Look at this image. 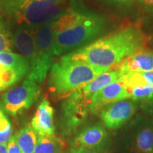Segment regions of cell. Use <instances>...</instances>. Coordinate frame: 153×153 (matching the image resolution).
I'll use <instances>...</instances> for the list:
<instances>
[{
    "mask_svg": "<svg viewBox=\"0 0 153 153\" xmlns=\"http://www.w3.org/2000/svg\"><path fill=\"white\" fill-rule=\"evenodd\" d=\"M148 36L139 26L126 24L61 58L114 69L124 59L146 48Z\"/></svg>",
    "mask_w": 153,
    "mask_h": 153,
    "instance_id": "6da1fadb",
    "label": "cell"
},
{
    "mask_svg": "<svg viewBox=\"0 0 153 153\" xmlns=\"http://www.w3.org/2000/svg\"><path fill=\"white\" fill-rule=\"evenodd\" d=\"M108 21L88 9L82 0H70L65 11L53 22V55H65L91 43L106 31Z\"/></svg>",
    "mask_w": 153,
    "mask_h": 153,
    "instance_id": "7a4b0ae2",
    "label": "cell"
},
{
    "mask_svg": "<svg viewBox=\"0 0 153 153\" xmlns=\"http://www.w3.org/2000/svg\"><path fill=\"white\" fill-rule=\"evenodd\" d=\"M123 75L116 69L107 71L97 76L93 81L81 87L77 88L67 96L61 108L60 128L64 136L75 133L85 122L93 97L101 89Z\"/></svg>",
    "mask_w": 153,
    "mask_h": 153,
    "instance_id": "3957f363",
    "label": "cell"
},
{
    "mask_svg": "<svg viewBox=\"0 0 153 153\" xmlns=\"http://www.w3.org/2000/svg\"><path fill=\"white\" fill-rule=\"evenodd\" d=\"M65 10L45 0H0V14L19 27L38 28L57 20Z\"/></svg>",
    "mask_w": 153,
    "mask_h": 153,
    "instance_id": "277c9868",
    "label": "cell"
},
{
    "mask_svg": "<svg viewBox=\"0 0 153 153\" xmlns=\"http://www.w3.org/2000/svg\"><path fill=\"white\" fill-rule=\"evenodd\" d=\"M112 70L99 68L80 61L60 58L53 63L50 72L48 87L54 95L70 94L77 88L93 81L97 76Z\"/></svg>",
    "mask_w": 153,
    "mask_h": 153,
    "instance_id": "5b68a950",
    "label": "cell"
},
{
    "mask_svg": "<svg viewBox=\"0 0 153 153\" xmlns=\"http://www.w3.org/2000/svg\"><path fill=\"white\" fill-rule=\"evenodd\" d=\"M54 22L36 28L35 65L28 72V79L36 83H42L44 81L53 65Z\"/></svg>",
    "mask_w": 153,
    "mask_h": 153,
    "instance_id": "8992f818",
    "label": "cell"
},
{
    "mask_svg": "<svg viewBox=\"0 0 153 153\" xmlns=\"http://www.w3.org/2000/svg\"><path fill=\"white\" fill-rule=\"evenodd\" d=\"M41 93L40 86L29 79L7 91L1 95L0 106L9 116H16L28 109L38 100Z\"/></svg>",
    "mask_w": 153,
    "mask_h": 153,
    "instance_id": "52a82bcc",
    "label": "cell"
},
{
    "mask_svg": "<svg viewBox=\"0 0 153 153\" xmlns=\"http://www.w3.org/2000/svg\"><path fill=\"white\" fill-rule=\"evenodd\" d=\"M137 106L131 99L112 103L101 111L100 118L108 129L119 128L133 117Z\"/></svg>",
    "mask_w": 153,
    "mask_h": 153,
    "instance_id": "ba28073f",
    "label": "cell"
},
{
    "mask_svg": "<svg viewBox=\"0 0 153 153\" xmlns=\"http://www.w3.org/2000/svg\"><path fill=\"white\" fill-rule=\"evenodd\" d=\"M131 96L128 86L120 76L101 89L93 97L90 107V114L97 115L106 106L116 101L131 99Z\"/></svg>",
    "mask_w": 153,
    "mask_h": 153,
    "instance_id": "9c48e42d",
    "label": "cell"
},
{
    "mask_svg": "<svg viewBox=\"0 0 153 153\" xmlns=\"http://www.w3.org/2000/svg\"><path fill=\"white\" fill-rule=\"evenodd\" d=\"M108 142V133L104 126L97 123L86 126L74 137L71 141L73 148H85L102 152Z\"/></svg>",
    "mask_w": 153,
    "mask_h": 153,
    "instance_id": "30bf717a",
    "label": "cell"
},
{
    "mask_svg": "<svg viewBox=\"0 0 153 153\" xmlns=\"http://www.w3.org/2000/svg\"><path fill=\"white\" fill-rule=\"evenodd\" d=\"M132 146L136 153H153V118H140L136 121Z\"/></svg>",
    "mask_w": 153,
    "mask_h": 153,
    "instance_id": "8fae6325",
    "label": "cell"
},
{
    "mask_svg": "<svg viewBox=\"0 0 153 153\" xmlns=\"http://www.w3.org/2000/svg\"><path fill=\"white\" fill-rule=\"evenodd\" d=\"M114 69L125 74L131 72L153 71V51L151 50H140L124 59Z\"/></svg>",
    "mask_w": 153,
    "mask_h": 153,
    "instance_id": "7c38bea8",
    "label": "cell"
},
{
    "mask_svg": "<svg viewBox=\"0 0 153 153\" xmlns=\"http://www.w3.org/2000/svg\"><path fill=\"white\" fill-rule=\"evenodd\" d=\"M14 45L29 64V71L33 68L36 56V28L18 27L13 35Z\"/></svg>",
    "mask_w": 153,
    "mask_h": 153,
    "instance_id": "4fadbf2b",
    "label": "cell"
},
{
    "mask_svg": "<svg viewBox=\"0 0 153 153\" xmlns=\"http://www.w3.org/2000/svg\"><path fill=\"white\" fill-rule=\"evenodd\" d=\"M54 109L47 99H43L38 106L30 126L39 136L53 135L55 132Z\"/></svg>",
    "mask_w": 153,
    "mask_h": 153,
    "instance_id": "5bb4252c",
    "label": "cell"
},
{
    "mask_svg": "<svg viewBox=\"0 0 153 153\" xmlns=\"http://www.w3.org/2000/svg\"><path fill=\"white\" fill-rule=\"evenodd\" d=\"M0 65L12 70L22 78L29 72V64L26 59L13 52H0Z\"/></svg>",
    "mask_w": 153,
    "mask_h": 153,
    "instance_id": "9a60e30c",
    "label": "cell"
},
{
    "mask_svg": "<svg viewBox=\"0 0 153 153\" xmlns=\"http://www.w3.org/2000/svg\"><path fill=\"white\" fill-rule=\"evenodd\" d=\"M14 136L22 153H34L38 137L31 126H25Z\"/></svg>",
    "mask_w": 153,
    "mask_h": 153,
    "instance_id": "2e32d148",
    "label": "cell"
},
{
    "mask_svg": "<svg viewBox=\"0 0 153 153\" xmlns=\"http://www.w3.org/2000/svg\"><path fill=\"white\" fill-rule=\"evenodd\" d=\"M65 145L62 140L53 135L38 137L34 153H63Z\"/></svg>",
    "mask_w": 153,
    "mask_h": 153,
    "instance_id": "e0dca14e",
    "label": "cell"
},
{
    "mask_svg": "<svg viewBox=\"0 0 153 153\" xmlns=\"http://www.w3.org/2000/svg\"><path fill=\"white\" fill-rule=\"evenodd\" d=\"M131 99L136 102L140 101L148 104L153 101V87L149 85H144L135 87L129 89Z\"/></svg>",
    "mask_w": 153,
    "mask_h": 153,
    "instance_id": "ac0fdd59",
    "label": "cell"
},
{
    "mask_svg": "<svg viewBox=\"0 0 153 153\" xmlns=\"http://www.w3.org/2000/svg\"><path fill=\"white\" fill-rule=\"evenodd\" d=\"M13 49V35L10 33L3 16L0 14V52H12Z\"/></svg>",
    "mask_w": 153,
    "mask_h": 153,
    "instance_id": "d6986e66",
    "label": "cell"
},
{
    "mask_svg": "<svg viewBox=\"0 0 153 153\" xmlns=\"http://www.w3.org/2000/svg\"><path fill=\"white\" fill-rule=\"evenodd\" d=\"M22 79L16 72L0 65V91L8 89Z\"/></svg>",
    "mask_w": 153,
    "mask_h": 153,
    "instance_id": "ffe728a7",
    "label": "cell"
},
{
    "mask_svg": "<svg viewBox=\"0 0 153 153\" xmlns=\"http://www.w3.org/2000/svg\"><path fill=\"white\" fill-rule=\"evenodd\" d=\"M12 126L0 106V144H7L12 137Z\"/></svg>",
    "mask_w": 153,
    "mask_h": 153,
    "instance_id": "44dd1931",
    "label": "cell"
},
{
    "mask_svg": "<svg viewBox=\"0 0 153 153\" xmlns=\"http://www.w3.org/2000/svg\"><path fill=\"white\" fill-rule=\"evenodd\" d=\"M106 6L117 9H126L131 7L135 0H98Z\"/></svg>",
    "mask_w": 153,
    "mask_h": 153,
    "instance_id": "7402d4cb",
    "label": "cell"
},
{
    "mask_svg": "<svg viewBox=\"0 0 153 153\" xmlns=\"http://www.w3.org/2000/svg\"><path fill=\"white\" fill-rule=\"evenodd\" d=\"M7 153H22L14 136L11 137L7 143Z\"/></svg>",
    "mask_w": 153,
    "mask_h": 153,
    "instance_id": "603a6c76",
    "label": "cell"
},
{
    "mask_svg": "<svg viewBox=\"0 0 153 153\" xmlns=\"http://www.w3.org/2000/svg\"><path fill=\"white\" fill-rule=\"evenodd\" d=\"M147 84L153 87V71L140 72Z\"/></svg>",
    "mask_w": 153,
    "mask_h": 153,
    "instance_id": "cb8c5ba5",
    "label": "cell"
},
{
    "mask_svg": "<svg viewBox=\"0 0 153 153\" xmlns=\"http://www.w3.org/2000/svg\"><path fill=\"white\" fill-rule=\"evenodd\" d=\"M139 1L148 12L153 13V0H139Z\"/></svg>",
    "mask_w": 153,
    "mask_h": 153,
    "instance_id": "d4e9b609",
    "label": "cell"
},
{
    "mask_svg": "<svg viewBox=\"0 0 153 153\" xmlns=\"http://www.w3.org/2000/svg\"><path fill=\"white\" fill-rule=\"evenodd\" d=\"M69 153H102L100 152H97L91 150H87L85 148H70Z\"/></svg>",
    "mask_w": 153,
    "mask_h": 153,
    "instance_id": "484cf974",
    "label": "cell"
},
{
    "mask_svg": "<svg viewBox=\"0 0 153 153\" xmlns=\"http://www.w3.org/2000/svg\"><path fill=\"white\" fill-rule=\"evenodd\" d=\"M45 1L55 5H61L65 2L67 0H45Z\"/></svg>",
    "mask_w": 153,
    "mask_h": 153,
    "instance_id": "4316f807",
    "label": "cell"
},
{
    "mask_svg": "<svg viewBox=\"0 0 153 153\" xmlns=\"http://www.w3.org/2000/svg\"><path fill=\"white\" fill-rule=\"evenodd\" d=\"M0 153H7V144H0Z\"/></svg>",
    "mask_w": 153,
    "mask_h": 153,
    "instance_id": "83f0119b",
    "label": "cell"
},
{
    "mask_svg": "<svg viewBox=\"0 0 153 153\" xmlns=\"http://www.w3.org/2000/svg\"><path fill=\"white\" fill-rule=\"evenodd\" d=\"M146 106L148 107L149 113H150V114L152 115V118H153V101H152V102L150 103V104H147Z\"/></svg>",
    "mask_w": 153,
    "mask_h": 153,
    "instance_id": "f1b7e54d",
    "label": "cell"
},
{
    "mask_svg": "<svg viewBox=\"0 0 153 153\" xmlns=\"http://www.w3.org/2000/svg\"><path fill=\"white\" fill-rule=\"evenodd\" d=\"M152 43H153V39H152Z\"/></svg>",
    "mask_w": 153,
    "mask_h": 153,
    "instance_id": "f546056e",
    "label": "cell"
}]
</instances>
